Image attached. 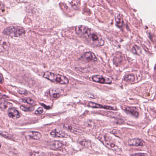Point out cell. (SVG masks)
<instances>
[{"label": "cell", "mask_w": 156, "mask_h": 156, "mask_svg": "<svg viewBox=\"0 0 156 156\" xmlns=\"http://www.w3.org/2000/svg\"><path fill=\"white\" fill-rule=\"evenodd\" d=\"M75 31L78 36L84 38L94 46H101L104 45L105 41L98 32L85 26L76 27Z\"/></svg>", "instance_id": "1"}, {"label": "cell", "mask_w": 156, "mask_h": 156, "mask_svg": "<svg viewBox=\"0 0 156 156\" xmlns=\"http://www.w3.org/2000/svg\"><path fill=\"white\" fill-rule=\"evenodd\" d=\"M43 77L54 83L58 84H67L69 83V80L66 77L49 72H45L43 74Z\"/></svg>", "instance_id": "2"}, {"label": "cell", "mask_w": 156, "mask_h": 156, "mask_svg": "<svg viewBox=\"0 0 156 156\" xmlns=\"http://www.w3.org/2000/svg\"><path fill=\"white\" fill-rule=\"evenodd\" d=\"M3 33L9 36L18 37L25 35V28L21 27L10 26L6 28L3 30Z\"/></svg>", "instance_id": "3"}, {"label": "cell", "mask_w": 156, "mask_h": 156, "mask_svg": "<svg viewBox=\"0 0 156 156\" xmlns=\"http://www.w3.org/2000/svg\"><path fill=\"white\" fill-rule=\"evenodd\" d=\"M98 138L99 140L108 148L112 149L113 151L117 149L116 144L113 143L111 139L107 135L101 134L100 136H98Z\"/></svg>", "instance_id": "4"}, {"label": "cell", "mask_w": 156, "mask_h": 156, "mask_svg": "<svg viewBox=\"0 0 156 156\" xmlns=\"http://www.w3.org/2000/svg\"><path fill=\"white\" fill-rule=\"evenodd\" d=\"M92 79L94 82L101 84H111L112 81L110 78L104 77L100 75H94L92 77Z\"/></svg>", "instance_id": "5"}, {"label": "cell", "mask_w": 156, "mask_h": 156, "mask_svg": "<svg viewBox=\"0 0 156 156\" xmlns=\"http://www.w3.org/2000/svg\"><path fill=\"white\" fill-rule=\"evenodd\" d=\"M10 47V45L9 43L8 40L0 36V52H4L9 50Z\"/></svg>", "instance_id": "6"}, {"label": "cell", "mask_w": 156, "mask_h": 156, "mask_svg": "<svg viewBox=\"0 0 156 156\" xmlns=\"http://www.w3.org/2000/svg\"><path fill=\"white\" fill-rule=\"evenodd\" d=\"M50 135L54 138H66L68 137V135L66 132L60 129L53 130L51 132Z\"/></svg>", "instance_id": "7"}, {"label": "cell", "mask_w": 156, "mask_h": 156, "mask_svg": "<svg viewBox=\"0 0 156 156\" xmlns=\"http://www.w3.org/2000/svg\"><path fill=\"white\" fill-rule=\"evenodd\" d=\"M88 107L93 108H103L105 110H117V108L113 107L110 106L103 105H100L98 103H95L93 102H88L87 104Z\"/></svg>", "instance_id": "8"}, {"label": "cell", "mask_w": 156, "mask_h": 156, "mask_svg": "<svg viewBox=\"0 0 156 156\" xmlns=\"http://www.w3.org/2000/svg\"><path fill=\"white\" fill-rule=\"evenodd\" d=\"M128 144L130 146H135V147H141L145 145V143L144 141L137 138L131 139L128 142Z\"/></svg>", "instance_id": "9"}, {"label": "cell", "mask_w": 156, "mask_h": 156, "mask_svg": "<svg viewBox=\"0 0 156 156\" xmlns=\"http://www.w3.org/2000/svg\"><path fill=\"white\" fill-rule=\"evenodd\" d=\"M8 115L9 117L13 119H18L20 117V113L16 109L14 108H9L8 110Z\"/></svg>", "instance_id": "10"}, {"label": "cell", "mask_w": 156, "mask_h": 156, "mask_svg": "<svg viewBox=\"0 0 156 156\" xmlns=\"http://www.w3.org/2000/svg\"><path fill=\"white\" fill-rule=\"evenodd\" d=\"M125 111L127 113L136 117L139 116V111L137 108L135 107H127L125 108Z\"/></svg>", "instance_id": "11"}, {"label": "cell", "mask_w": 156, "mask_h": 156, "mask_svg": "<svg viewBox=\"0 0 156 156\" xmlns=\"http://www.w3.org/2000/svg\"><path fill=\"white\" fill-rule=\"evenodd\" d=\"M64 144L62 142L58 141H54L51 142L50 145V147L52 150H57L62 148Z\"/></svg>", "instance_id": "12"}, {"label": "cell", "mask_w": 156, "mask_h": 156, "mask_svg": "<svg viewBox=\"0 0 156 156\" xmlns=\"http://www.w3.org/2000/svg\"><path fill=\"white\" fill-rule=\"evenodd\" d=\"M27 136L30 138L34 140H39L42 137V135L40 133L35 131L29 132L27 133Z\"/></svg>", "instance_id": "13"}, {"label": "cell", "mask_w": 156, "mask_h": 156, "mask_svg": "<svg viewBox=\"0 0 156 156\" xmlns=\"http://www.w3.org/2000/svg\"><path fill=\"white\" fill-rule=\"evenodd\" d=\"M84 56L85 58H86L87 60H89V61H97V58L96 55L91 51L87 52L84 53Z\"/></svg>", "instance_id": "14"}, {"label": "cell", "mask_w": 156, "mask_h": 156, "mask_svg": "<svg viewBox=\"0 0 156 156\" xmlns=\"http://www.w3.org/2000/svg\"><path fill=\"white\" fill-rule=\"evenodd\" d=\"M50 94L52 98L56 99L61 96V91L59 89H51L50 90Z\"/></svg>", "instance_id": "15"}, {"label": "cell", "mask_w": 156, "mask_h": 156, "mask_svg": "<svg viewBox=\"0 0 156 156\" xmlns=\"http://www.w3.org/2000/svg\"><path fill=\"white\" fill-rule=\"evenodd\" d=\"M116 25L119 28H122L124 26V21L120 16H118L116 18Z\"/></svg>", "instance_id": "16"}, {"label": "cell", "mask_w": 156, "mask_h": 156, "mask_svg": "<svg viewBox=\"0 0 156 156\" xmlns=\"http://www.w3.org/2000/svg\"><path fill=\"white\" fill-rule=\"evenodd\" d=\"M124 80L128 82H133L135 81V77L133 74H128L124 77Z\"/></svg>", "instance_id": "17"}, {"label": "cell", "mask_w": 156, "mask_h": 156, "mask_svg": "<svg viewBox=\"0 0 156 156\" xmlns=\"http://www.w3.org/2000/svg\"><path fill=\"white\" fill-rule=\"evenodd\" d=\"M8 107V103L4 99H0V108L6 109Z\"/></svg>", "instance_id": "18"}, {"label": "cell", "mask_w": 156, "mask_h": 156, "mask_svg": "<svg viewBox=\"0 0 156 156\" xmlns=\"http://www.w3.org/2000/svg\"><path fill=\"white\" fill-rule=\"evenodd\" d=\"M22 101L30 105H35V102L30 98H23L22 99Z\"/></svg>", "instance_id": "19"}, {"label": "cell", "mask_w": 156, "mask_h": 156, "mask_svg": "<svg viewBox=\"0 0 156 156\" xmlns=\"http://www.w3.org/2000/svg\"><path fill=\"white\" fill-rule=\"evenodd\" d=\"M132 51H133L134 54H137V55H140L141 53V50L139 47L135 46L133 47V49H132Z\"/></svg>", "instance_id": "20"}, {"label": "cell", "mask_w": 156, "mask_h": 156, "mask_svg": "<svg viewBox=\"0 0 156 156\" xmlns=\"http://www.w3.org/2000/svg\"><path fill=\"white\" fill-rule=\"evenodd\" d=\"M20 108L23 111L28 112L32 111V108L27 107L25 106H21L20 107Z\"/></svg>", "instance_id": "21"}, {"label": "cell", "mask_w": 156, "mask_h": 156, "mask_svg": "<svg viewBox=\"0 0 156 156\" xmlns=\"http://www.w3.org/2000/svg\"><path fill=\"white\" fill-rule=\"evenodd\" d=\"M43 113V109L42 108L40 107L38 108L37 110L36 111L35 113L36 115H41Z\"/></svg>", "instance_id": "22"}, {"label": "cell", "mask_w": 156, "mask_h": 156, "mask_svg": "<svg viewBox=\"0 0 156 156\" xmlns=\"http://www.w3.org/2000/svg\"><path fill=\"white\" fill-rule=\"evenodd\" d=\"M0 135L1 136H4L6 137H7L9 138L10 137V136H9L8 133H6V132L2 131H0Z\"/></svg>", "instance_id": "23"}, {"label": "cell", "mask_w": 156, "mask_h": 156, "mask_svg": "<svg viewBox=\"0 0 156 156\" xmlns=\"http://www.w3.org/2000/svg\"><path fill=\"white\" fill-rule=\"evenodd\" d=\"M132 156H148L147 154L144 153H138L133 154Z\"/></svg>", "instance_id": "24"}, {"label": "cell", "mask_w": 156, "mask_h": 156, "mask_svg": "<svg viewBox=\"0 0 156 156\" xmlns=\"http://www.w3.org/2000/svg\"><path fill=\"white\" fill-rule=\"evenodd\" d=\"M4 8H5V6L4 4L1 1H0V11H3L4 10Z\"/></svg>", "instance_id": "25"}, {"label": "cell", "mask_w": 156, "mask_h": 156, "mask_svg": "<svg viewBox=\"0 0 156 156\" xmlns=\"http://www.w3.org/2000/svg\"><path fill=\"white\" fill-rule=\"evenodd\" d=\"M20 93L21 94H27V91L25 90H22V91H19Z\"/></svg>", "instance_id": "26"}, {"label": "cell", "mask_w": 156, "mask_h": 156, "mask_svg": "<svg viewBox=\"0 0 156 156\" xmlns=\"http://www.w3.org/2000/svg\"><path fill=\"white\" fill-rule=\"evenodd\" d=\"M3 78L1 74H0V83H2L3 82Z\"/></svg>", "instance_id": "27"}, {"label": "cell", "mask_w": 156, "mask_h": 156, "mask_svg": "<svg viewBox=\"0 0 156 156\" xmlns=\"http://www.w3.org/2000/svg\"><path fill=\"white\" fill-rule=\"evenodd\" d=\"M1 143L0 142V148H1Z\"/></svg>", "instance_id": "28"}]
</instances>
